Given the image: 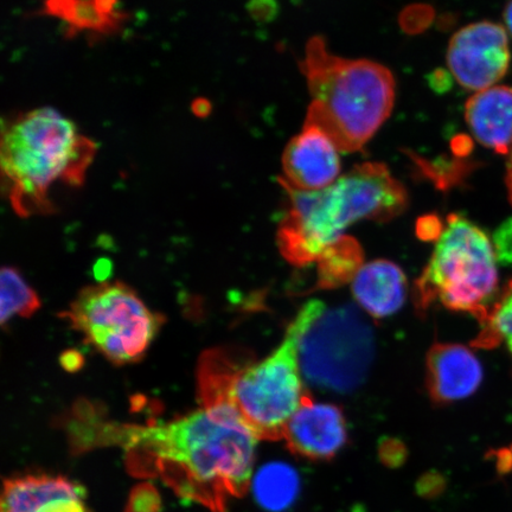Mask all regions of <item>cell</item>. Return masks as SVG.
<instances>
[{
	"mask_svg": "<svg viewBox=\"0 0 512 512\" xmlns=\"http://www.w3.org/2000/svg\"><path fill=\"white\" fill-rule=\"evenodd\" d=\"M291 324L283 343L264 361L242 364L228 351L203 355L198 371L201 406L232 409L259 440H280L288 422L310 399Z\"/></svg>",
	"mask_w": 512,
	"mask_h": 512,
	"instance_id": "5",
	"label": "cell"
},
{
	"mask_svg": "<svg viewBox=\"0 0 512 512\" xmlns=\"http://www.w3.org/2000/svg\"><path fill=\"white\" fill-rule=\"evenodd\" d=\"M483 381L477 356L460 344H435L427 356V387L433 401L469 398Z\"/></svg>",
	"mask_w": 512,
	"mask_h": 512,
	"instance_id": "13",
	"label": "cell"
},
{
	"mask_svg": "<svg viewBox=\"0 0 512 512\" xmlns=\"http://www.w3.org/2000/svg\"><path fill=\"white\" fill-rule=\"evenodd\" d=\"M63 316L117 366L142 360L164 323L131 287L118 281L83 288Z\"/></svg>",
	"mask_w": 512,
	"mask_h": 512,
	"instance_id": "8",
	"label": "cell"
},
{
	"mask_svg": "<svg viewBox=\"0 0 512 512\" xmlns=\"http://www.w3.org/2000/svg\"><path fill=\"white\" fill-rule=\"evenodd\" d=\"M98 151L72 120L51 107L36 108L3 124L0 166L12 208L22 217L55 210L57 182L80 187Z\"/></svg>",
	"mask_w": 512,
	"mask_h": 512,
	"instance_id": "2",
	"label": "cell"
},
{
	"mask_svg": "<svg viewBox=\"0 0 512 512\" xmlns=\"http://www.w3.org/2000/svg\"><path fill=\"white\" fill-rule=\"evenodd\" d=\"M119 0H46L40 15L60 19L67 38L88 32L95 37L118 34L128 21Z\"/></svg>",
	"mask_w": 512,
	"mask_h": 512,
	"instance_id": "15",
	"label": "cell"
},
{
	"mask_svg": "<svg viewBox=\"0 0 512 512\" xmlns=\"http://www.w3.org/2000/svg\"><path fill=\"white\" fill-rule=\"evenodd\" d=\"M292 325L298 335L300 371L312 386L344 393L366 379L373 361L374 335L355 307L329 309L311 300Z\"/></svg>",
	"mask_w": 512,
	"mask_h": 512,
	"instance_id": "7",
	"label": "cell"
},
{
	"mask_svg": "<svg viewBox=\"0 0 512 512\" xmlns=\"http://www.w3.org/2000/svg\"><path fill=\"white\" fill-rule=\"evenodd\" d=\"M85 490L63 477L25 476L6 480L0 512H89Z\"/></svg>",
	"mask_w": 512,
	"mask_h": 512,
	"instance_id": "12",
	"label": "cell"
},
{
	"mask_svg": "<svg viewBox=\"0 0 512 512\" xmlns=\"http://www.w3.org/2000/svg\"><path fill=\"white\" fill-rule=\"evenodd\" d=\"M507 187L509 191V197L512 203V150L510 152V160L508 164Z\"/></svg>",
	"mask_w": 512,
	"mask_h": 512,
	"instance_id": "27",
	"label": "cell"
},
{
	"mask_svg": "<svg viewBox=\"0 0 512 512\" xmlns=\"http://www.w3.org/2000/svg\"><path fill=\"white\" fill-rule=\"evenodd\" d=\"M483 323L484 334L480 335L476 344L480 347H492L503 342L512 355V284L489 311Z\"/></svg>",
	"mask_w": 512,
	"mask_h": 512,
	"instance_id": "19",
	"label": "cell"
},
{
	"mask_svg": "<svg viewBox=\"0 0 512 512\" xmlns=\"http://www.w3.org/2000/svg\"><path fill=\"white\" fill-rule=\"evenodd\" d=\"M284 439L297 456L328 460L347 441V425L341 409L309 399L288 422Z\"/></svg>",
	"mask_w": 512,
	"mask_h": 512,
	"instance_id": "11",
	"label": "cell"
},
{
	"mask_svg": "<svg viewBox=\"0 0 512 512\" xmlns=\"http://www.w3.org/2000/svg\"><path fill=\"white\" fill-rule=\"evenodd\" d=\"M300 69L312 99L304 125L323 131L339 152L362 150L393 111L390 70L374 61L331 54L323 37L307 42Z\"/></svg>",
	"mask_w": 512,
	"mask_h": 512,
	"instance_id": "4",
	"label": "cell"
},
{
	"mask_svg": "<svg viewBox=\"0 0 512 512\" xmlns=\"http://www.w3.org/2000/svg\"><path fill=\"white\" fill-rule=\"evenodd\" d=\"M407 281L400 267L387 260H376L362 266L352 292L364 310L376 318L393 315L406 298Z\"/></svg>",
	"mask_w": 512,
	"mask_h": 512,
	"instance_id": "16",
	"label": "cell"
},
{
	"mask_svg": "<svg viewBox=\"0 0 512 512\" xmlns=\"http://www.w3.org/2000/svg\"><path fill=\"white\" fill-rule=\"evenodd\" d=\"M496 460L499 471L503 473L512 472V445L496 452Z\"/></svg>",
	"mask_w": 512,
	"mask_h": 512,
	"instance_id": "23",
	"label": "cell"
},
{
	"mask_svg": "<svg viewBox=\"0 0 512 512\" xmlns=\"http://www.w3.org/2000/svg\"><path fill=\"white\" fill-rule=\"evenodd\" d=\"M210 108L211 105L206 99H197L194 104H192V110H194V113L201 118L207 117V115L210 113Z\"/></svg>",
	"mask_w": 512,
	"mask_h": 512,
	"instance_id": "25",
	"label": "cell"
},
{
	"mask_svg": "<svg viewBox=\"0 0 512 512\" xmlns=\"http://www.w3.org/2000/svg\"><path fill=\"white\" fill-rule=\"evenodd\" d=\"M157 492L151 486H140L132 495L128 512H157Z\"/></svg>",
	"mask_w": 512,
	"mask_h": 512,
	"instance_id": "21",
	"label": "cell"
},
{
	"mask_svg": "<svg viewBox=\"0 0 512 512\" xmlns=\"http://www.w3.org/2000/svg\"><path fill=\"white\" fill-rule=\"evenodd\" d=\"M0 279H2L0 320L3 325L16 316L28 318L40 309V298L16 268L4 267Z\"/></svg>",
	"mask_w": 512,
	"mask_h": 512,
	"instance_id": "18",
	"label": "cell"
},
{
	"mask_svg": "<svg viewBox=\"0 0 512 512\" xmlns=\"http://www.w3.org/2000/svg\"><path fill=\"white\" fill-rule=\"evenodd\" d=\"M441 228V224L438 219L435 217H426V219L420 221L419 223V233L426 232L422 236H427V239L433 238L434 235H437L438 238L443 233V229Z\"/></svg>",
	"mask_w": 512,
	"mask_h": 512,
	"instance_id": "22",
	"label": "cell"
},
{
	"mask_svg": "<svg viewBox=\"0 0 512 512\" xmlns=\"http://www.w3.org/2000/svg\"><path fill=\"white\" fill-rule=\"evenodd\" d=\"M465 120L478 142L497 153L512 150V88L497 86L473 95Z\"/></svg>",
	"mask_w": 512,
	"mask_h": 512,
	"instance_id": "14",
	"label": "cell"
},
{
	"mask_svg": "<svg viewBox=\"0 0 512 512\" xmlns=\"http://www.w3.org/2000/svg\"><path fill=\"white\" fill-rule=\"evenodd\" d=\"M76 445L124 448L132 475L160 479L183 499L227 512L251 485L258 438L232 409L204 407L151 425L91 421Z\"/></svg>",
	"mask_w": 512,
	"mask_h": 512,
	"instance_id": "1",
	"label": "cell"
},
{
	"mask_svg": "<svg viewBox=\"0 0 512 512\" xmlns=\"http://www.w3.org/2000/svg\"><path fill=\"white\" fill-rule=\"evenodd\" d=\"M499 238H503V240L499 242L498 245L509 241L508 245L503 248V251L499 253V255H503L504 258L512 259V223H509V226L502 229Z\"/></svg>",
	"mask_w": 512,
	"mask_h": 512,
	"instance_id": "24",
	"label": "cell"
},
{
	"mask_svg": "<svg viewBox=\"0 0 512 512\" xmlns=\"http://www.w3.org/2000/svg\"><path fill=\"white\" fill-rule=\"evenodd\" d=\"M447 64L459 85L470 91L494 87L509 69L507 31L492 22L467 25L448 44Z\"/></svg>",
	"mask_w": 512,
	"mask_h": 512,
	"instance_id": "9",
	"label": "cell"
},
{
	"mask_svg": "<svg viewBox=\"0 0 512 512\" xmlns=\"http://www.w3.org/2000/svg\"><path fill=\"white\" fill-rule=\"evenodd\" d=\"M297 478L287 467L274 466L261 476L260 492L270 507L280 508L291 502L297 489Z\"/></svg>",
	"mask_w": 512,
	"mask_h": 512,
	"instance_id": "20",
	"label": "cell"
},
{
	"mask_svg": "<svg viewBox=\"0 0 512 512\" xmlns=\"http://www.w3.org/2000/svg\"><path fill=\"white\" fill-rule=\"evenodd\" d=\"M504 21H505V24H507L510 34L512 35V0H510L508 5L505 6Z\"/></svg>",
	"mask_w": 512,
	"mask_h": 512,
	"instance_id": "26",
	"label": "cell"
},
{
	"mask_svg": "<svg viewBox=\"0 0 512 512\" xmlns=\"http://www.w3.org/2000/svg\"><path fill=\"white\" fill-rule=\"evenodd\" d=\"M498 287L495 247L482 229L459 215L445 229L415 284V304L424 311L435 300L484 322Z\"/></svg>",
	"mask_w": 512,
	"mask_h": 512,
	"instance_id": "6",
	"label": "cell"
},
{
	"mask_svg": "<svg viewBox=\"0 0 512 512\" xmlns=\"http://www.w3.org/2000/svg\"><path fill=\"white\" fill-rule=\"evenodd\" d=\"M283 188L291 206L280 224L278 245L296 266L317 261L351 224L394 219L408 202L406 189L382 163L357 165L323 190Z\"/></svg>",
	"mask_w": 512,
	"mask_h": 512,
	"instance_id": "3",
	"label": "cell"
},
{
	"mask_svg": "<svg viewBox=\"0 0 512 512\" xmlns=\"http://www.w3.org/2000/svg\"><path fill=\"white\" fill-rule=\"evenodd\" d=\"M363 253L358 242L349 236L337 240L319 256V288H335L349 283L362 268Z\"/></svg>",
	"mask_w": 512,
	"mask_h": 512,
	"instance_id": "17",
	"label": "cell"
},
{
	"mask_svg": "<svg viewBox=\"0 0 512 512\" xmlns=\"http://www.w3.org/2000/svg\"><path fill=\"white\" fill-rule=\"evenodd\" d=\"M281 185L298 191H319L334 184L341 174L339 150L323 131L304 125L287 144Z\"/></svg>",
	"mask_w": 512,
	"mask_h": 512,
	"instance_id": "10",
	"label": "cell"
}]
</instances>
